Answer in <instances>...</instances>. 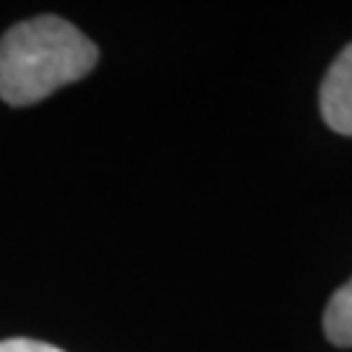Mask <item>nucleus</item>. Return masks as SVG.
<instances>
[{"instance_id":"obj_4","label":"nucleus","mask_w":352,"mask_h":352,"mask_svg":"<svg viewBox=\"0 0 352 352\" xmlns=\"http://www.w3.org/2000/svg\"><path fill=\"white\" fill-rule=\"evenodd\" d=\"M0 352H63L55 344L37 340H3L0 342Z\"/></svg>"},{"instance_id":"obj_2","label":"nucleus","mask_w":352,"mask_h":352,"mask_svg":"<svg viewBox=\"0 0 352 352\" xmlns=\"http://www.w3.org/2000/svg\"><path fill=\"white\" fill-rule=\"evenodd\" d=\"M321 115L331 131L352 136V45L340 52L321 84Z\"/></svg>"},{"instance_id":"obj_3","label":"nucleus","mask_w":352,"mask_h":352,"mask_svg":"<svg viewBox=\"0 0 352 352\" xmlns=\"http://www.w3.org/2000/svg\"><path fill=\"white\" fill-rule=\"evenodd\" d=\"M324 331L331 344L352 347V277L331 295L324 314Z\"/></svg>"},{"instance_id":"obj_1","label":"nucleus","mask_w":352,"mask_h":352,"mask_svg":"<svg viewBox=\"0 0 352 352\" xmlns=\"http://www.w3.org/2000/svg\"><path fill=\"white\" fill-rule=\"evenodd\" d=\"M97 45L60 16H37L0 37V97L24 107L97 65Z\"/></svg>"}]
</instances>
